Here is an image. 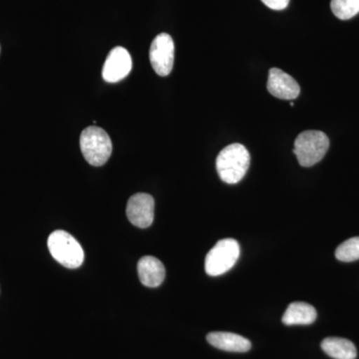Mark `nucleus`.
I'll use <instances>...</instances> for the list:
<instances>
[{
    "label": "nucleus",
    "instance_id": "nucleus-1",
    "mask_svg": "<svg viewBox=\"0 0 359 359\" xmlns=\"http://www.w3.org/2000/svg\"><path fill=\"white\" fill-rule=\"evenodd\" d=\"M250 163L248 149L242 144H231L219 152L216 161L217 171L224 183L237 184L247 174Z\"/></svg>",
    "mask_w": 359,
    "mask_h": 359
},
{
    "label": "nucleus",
    "instance_id": "nucleus-2",
    "mask_svg": "<svg viewBox=\"0 0 359 359\" xmlns=\"http://www.w3.org/2000/svg\"><path fill=\"white\" fill-rule=\"evenodd\" d=\"M80 147L85 160L92 166H103L112 154V141L100 127L85 128L80 136Z\"/></svg>",
    "mask_w": 359,
    "mask_h": 359
},
{
    "label": "nucleus",
    "instance_id": "nucleus-3",
    "mask_svg": "<svg viewBox=\"0 0 359 359\" xmlns=\"http://www.w3.org/2000/svg\"><path fill=\"white\" fill-rule=\"evenodd\" d=\"M47 245L53 259L65 268L77 269L83 264V249L67 231H54L49 236Z\"/></svg>",
    "mask_w": 359,
    "mask_h": 359
},
{
    "label": "nucleus",
    "instance_id": "nucleus-4",
    "mask_svg": "<svg viewBox=\"0 0 359 359\" xmlns=\"http://www.w3.org/2000/svg\"><path fill=\"white\" fill-rule=\"evenodd\" d=\"M330 148V139L321 131H304L294 141V153L299 165L311 167L323 159Z\"/></svg>",
    "mask_w": 359,
    "mask_h": 359
},
{
    "label": "nucleus",
    "instance_id": "nucleus-5",
    "mask_svg": "<svg viewBox=\"0 0 359 359\" xmlns=\"http://www.w3.org/2000/svg\"><path fill=\"white\" fill-rule=\"evenodd\" d=\"M240 254V245L235 238L219 241L205 257V273L211 276L224 275L235 266Z\"/></svg>",
    "mask_w": 359,
    "mask_h": 359
},
{
    "label": "nucleus",
    "instance_id": "nucleus-6",
    "mask_svg": "<svg viewBox=\"0 0 359 359\" xmlns=\"http://www.w3.org/2000/svg\"><path fill=\"white\" fill-rule=\"evenodd\" d=\"M175 44L167 33H161L153 40L150 47L151 65L159 76L165 77L173 69Z\"/></svg>",
    "mask_w": 359,
    "mask_h": 359
},
{
    "label": "nucleus",
    "instance_id": "nucleus-7",
    "mask_svg": "<svg viewBox=\"0 0 359 359\" xmlns=\"http://www.w3.org/2000/svg\"><path fill=\"white\" fill-rule=\"evenodd\" d=\"M155 201L149 194L139 193L132 196L127 204V217L134 226L146 229L154 221Z\"/></svg>",
    "mask_w": 359,
    "mask_h": 359
},
{
    "label": "nucleus",
    "instance_id": "nucleus-8",
    "mask_svg": "<svg viewBox=\"0 0 359 359\" xmlns=\"http://www.w3.org/2000/svg\"><path fill=\"white\" fill-rule=\"evenodd\" d=\"M132 69V58L127 49L117 46L108 54L104 63L102 76L108 83H116L128 76Z\"/></svg>",
    "mask_w": 359,
    "mask_h": 359
},
{
    "label": "nucleus",
    "instance_id": "nucleus-9",
    "mask_svg": "<svg viewBox=\"0 0 359 359\" xmlns=\"http://www.w3.org/2000/svg\"><path fill=\"white\" fill-rule=\"evenodd\" d=\"M268 90L271 95L283 100H294L301 93V87L294 78L278 68L269 70Z\"/></svg>",
    "mask_w": 359,
    "mask_h": 359
},
{
    "label": "nucleus",
    "instance_id": "nucleus-10",
    "mask_svg": "<svg viewBox=\"0 0 359 359\" xmlns=\"http://www.w3.org/2000/svg\"><path fill=\"white\" fill-rule=\"evenodd\" d=\"M138 275L145 287H157L164 282L166 269L159 259L152 256L142 257L138 263Z\"/></svg>",
    "mask_w": 359,
    "mask_h": 359
},
{
    "label": "nucleus",
    "instance_id": "nucleus-11",
    "mask_svg": "<svg viewBox=\"0 0 359 359\" xmlns=\"http://www.w3.org/2000/svg\"><path fill=\"white\" fill-rule=\"evenodd\" d=\"M207 340L216 348L230 353H247L252 348V344L249 339L231 332H211L207 335Z\"/></svg>",
    "mask_w": 359,
    "mask_h": 359
},
{
    "label": "nucleus",
    "instance_id": "nucleus-12",
    "mask_svg": "<svg viewBox=\"0 0 359 359\" xmlns=\"http://www.w3.org/2000/svg\"><path fill=\"white\" fill-rule=\"evenodd\" d=\"M316 309L306 302H292L283 316L285 325H309L316 320Z\"/></svg>",
    "mask_w": 359,
    "mask_h": 359
},
{
    "label": "nucleus",
    "instance_id": "nucleus-13",
    "mask_svg": "<svg viewBox=\"0 0 359 359\" xmlns=\"http://www.w3.org/2000/svg\"><path fill=\"white\" fill-rule=\"evenodd\" d=\"M321 348L334 359H355L358 351L351 340L340 337H327L321 342Z\"/></svg>",
    "mask_w": 359,
    "mask_h": 359
},
{
    "label": "nucleus",
    "instance_id": "nucleus-14",
    "mask_svg": "<svg viewBox=\"0 0 359 359\" xmlns=\"http://www.w3.org/2000/svg\"><path fill=\"white\" fill-rule=\"evenodd\" d=\"M330 7L339 20H348L359 13V0H332Z\"/></svg>",
    "mask_w": 359,
    "mask_h": 359
},
{
    "label": "nucleus",
    "instance_id": "nucleus-15",
    "mask_svg": "<svg viewBox=\"0 0 359 359\" xmlns=\"http://www.w3.org/2000/svg\"><path fill=\"white\" fill-rule=\"evenodd\" d=\"M335 257L340 262L351 263L359 259V237L348 238L335 250Z\"/></svg>",
    "mask_w": 359,
    "mask_h": 359
},
{
    "label": "nucleus",
    "instance_id": "nucleus-16",
    "mask_svg": "<svg viewBox=\"0 0 359 359\" xmlns=\"http://www.w3.org/2000/svg\"><path fill=\"white\" fill-rule=\"evenodd\" d=\"M264 6L273 11H283L289 6L290 0H262Z\"/></svg>",
    "mask_w": 359,
    "mask_h": 359
},
{
    "label": "nucleus",
    "instance_id": "nucleus-17",
    "mask_svg": "<svg viewBox=\"0 0 359 359\" xmlns=\"http://www.w3.org/2000/svg\"><path fill=\"white\" fill-rule=\"evenodd\" d=\"M294 102H290V106H292V107H294Z\"/></svg>",
    "mask_w": 359,
    "mask_h": 359
}]
</instances>
